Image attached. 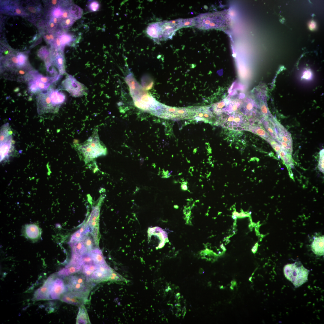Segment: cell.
<instances>
[{
    "label": "cell",
    "mask_w": 324,
    "mask_h": 324,
    "mask_svg": "<svg viewBox=\"0 0 324 324\" xmlns=\"http://www.w3.org/2000/svg\"><path fill=\"white\" fill-rule=\"evenodd\" d=\"M83 236L82 234L78 230L72 235L69 243H74L82 240Z\"/></svg>",
    "instance_id": "836d02e7"
},
{
    "label": "cell",
    "mask_w": 324,
    "mask_h": 324,
    "mask_svg": "<svg viewBox=\"0 0 324 324\" xmlns=\"http://www.w3.org/2000/svg\"><path fill=\"white\" fill-rule=\"evenodd\" d=\"M49 34L50 36V38H51L52 41H54L55 39V36H54V35L53 34Z\"/></svg>",
    "instance_id": "9f6ffc18"
},
{
    "label": "cell",
    "mask_w": 324,
    "mask_h": 324,
    "mask_svg": "<svg viewBox=\"0 0 324 324\" xmlns=\"http://www.w3.org/2000/svg\"><path fill=\"white\" fill-rule=\"evenodd\" d=\"M231 102L229 98H225L222 101L214 104L212 107L214 113L217 115L226 113Z\"/></svg>",
    "instance_id": "e0dca14e"
},
{
    "label": "cell",
    "mask_w": 324,
    "mask_h": 324,
    "mask_svg": "<svg viewBox=\"0 0 324 324\" xmlns=\"http://www.w3.org/2000/svg\"><path fill=\"white\" fill-rule=\"evenodd\" d=\"M254 105L251 100L245 101L241 107V111L245 115L251 116L254 112Z\"/></svg>",
    "instance_id": "484cf974"
},
{
    "label": "cell",
    "mask_w": 324,
    "mask_h": 324,
    "mask_svg": "<svg viewBox=\"0 0 324 324\" xmlns=\"http://www.w3.org/2000/svg\"><path fill=\"white\" fill-rule=\"evenodd\" d=\"M82 266L95 263L89 253L86 252L81 256Z\"/></svg>",
    "instance_id": "f546056e"
},
{
    "label": "cell",
    "mask_w": 324,
    "mask_h": 324,
    "mask_svg": "<svg viewBox=\"0 0 324 324\" xmlns=\"http://www.w3.org/2000/svg\"><path fill=\"white\" fill-rule=\"evenodd\" d=\"M194 26L200 29H225L231 24V19L228 11L223 10L213 13L201 14L194 17Z\"/></svg>",
    "instance_id": "6da1fadb"
},
{
    "label": "cell",
    "mask_w": 324,
    "mask_h": 324,
    "mask_svg": "<svg viewBox=\"0 0 324 324\" xmlns=\"http://www.w3.org/2000/svg\"><path fill=\"white\" fill-rule=\"evenodd\" d=\"M100 8V4L97 1H93L91 2L88 6L89 10L92 12L98 10Z\"/></svg>",
    "instance_id": "74e56055"
},
{
    "label": "cell",
    "mask_w": 324,
    "mask_h": 324,
    "mask_svg": "<svg viewBox=\"0 0 324 324\" xmlns=\"http://www.w3.org/2000/svg\"><path fill=\"white\" fill-rule=\"evenodd\" d=\"M84 277L81 275H72L68 277L67 279L66 286L71 291L81 293L84 295L88 292V288Z\"/></svg>",
    "instance_id": "30bf717a"
},
{
    "label": "cell",
    "mask_w": 324,
    "mask_h": 324,
    "mask_svg": "<svg viewBox=\"0 0 324 324\" xmlns=\"http://www.w3.org/2000/svg\"><path fill=\"white\" fill-rule=\"evenodd\" d=\"M99 214V208L98 205L93 206L88 221V225L93 230L96 224Z\"/></svg>",
    "instance_id": "44dd1931"
},
{
    "label": "cell",
    "mask_w": 324,
    "mask_h": 324,
    "mask_svg": "<svg viewBox=\"0 0 324 324\" xmlns=\"http://www.w3.org/2000/svg\"><path fill=\"white\" fill-rule=\"evenodd\" d=\"M264 126L272 138L276 141L277 140L276 134L275 127L273 121V119L268 120H263L262 122Z\"/></svg>",
    "instance_id": "cb8c5ba5"
},
{
    "label": "cell",
    "mask_w": 324,
    "mask_h": 324,
    "mask_svg": "<svg viewBox=\"0 0 324 324\" xmlns=\"http://www.w3.org/2000/svg\"><path fill=\"white\" fill-rule=\"evenodd\" d=\"M57 24L54 23L52 21L50 20L48 24V26L51 29H54L56 27Z\"/></svg>",
    "instance_id": "bcb514c9"
},
{
    "label": "cell",
    "mask_w": 324,
    "mask_h": 324,
    "mask_svg": "<svg viewBox=\"0 0 324 324\" xmlns=\"http://www.w3.org/2000/svg\"><path fill=\"white\" fill-rule=\"evenodd\" d=\"M49 53L47 49L45 47H41L38 52V56L43 60H46L49 58Z\"/></svg>",
    "instance_id": "e575fe53"
},
{
    "label": "cell",
    "mask_w": 324,
    "mask_h": 324,
    "mask_svg": "<svg viewBox=\"0 0 324 324\" xmlns=\"http://www.w3.org/2000/svg\"><path fill=\"white\" fill-rule=\"evenodd\" d=\"M23 233L28 238L33 241L36 240L40 236L41 231L36 224H30L26 225L23 229Z\"/></svg>",
    "instance_id": "2e32d148"
},
{
    "label": "cell",
    "mask_w": 324,
    "mask_h": 324,
    "mask_svg": "<svg viewBox=\"0 0 324 324\" xmlns=\"http://www.w3.org/2000/svg\"><path fill=\"white\" fill-rule=\"evenodd\" d=\"M180 19L152 23L147 27L146 32L154 42L171 39L176 31L181 28Z\"/></svg>",
    "instance_id": "3957f363"
},
{
    "label": "cell",
    "mask_w": 324,
    "mask_h": 324,
    "mask_svg": "<svg viewBox=\"0 0 324 324\" xmlns=\"http://www.w3.org/2000/svg\"><path fill=\"white\" fill-rule=\"evenodd\" d=\"M59 37L61 45L63 49L66 44L74 40L73 36L69 34L64 33L59 36Z\"/></svg>",
    "instance_id": "f1b7e54d"
},
{
    "label": "cell",
    "mask_w": 324,
    "mask_h": 324,
    "mask_svg": "<svg viewBox=\"0 0 324 324\" xmlns=\"http://www.w3.org/2000/svg\"><path fill=\"white\" fill-rule=\"evenodd\" d=\"M174 207L176 208H178V206L176 205H175L174 206Z\"/></svg>",
    "instance_id": "680465c9"
},
{
    "label": "cell",
    "mask_w": 324,
    "mask_h": 324,
    "mask_svg": "<svg viewBox=\"0 0 324 324\" xmlns=\"http://www.w3.org/2000/svg\"><path fill=\"white\" fill-rule=\"evenodd\" d=\"M64 94L57 89L50 88L37 97V111L39 114L57 112L65 101Z\"/></svg>",
    "instance_id": "7a4b0ae2"
},
{
    "label": "cell",
    "mask_w": 324,
    "mask_h": 324,
    "mask_svg": "<svg viewBox=\"0 0 324 324\" xmlns=\"http://www.w3.org/2000/svg\"><path fill=\"white\" fill-rule=\"evenodd\" d=\"M50 20L52 21L54 23L57 24L61 20V19L60 18L51 17Z\"/></svg>",
    "instance_id": "7dc6e473"
},
{
    "label": "cell",
    "mask_w": 324,
    "mask_h": 324,
    "mask_svg": "<svg viewBox=\"0 0 324 324\" xmlns=\"http://www.w3.org/2000/svg\"><path fill=\"white\" fill-rule=\"evenodd\" d=\"M98 132V129H95L90 137L77 146V149L86 163L107 153V149L100 141Z\"/></svg>",
    "instance_id": "277c9868"
},
{
    "label": "cell",
    "mask_w": 324,
    "mask_h": 324,
    "mask_svg": "<svg viewBox=\"0 0 324 324\" xmlns=\"http://www.w3.org/2000/svg\"><path fill=\"white\" fill-rule=\"evenodd\" d=\"M324 236L316 237L311 245V249L316 255L322 256L324 254Z\"/></svg>",
    "instance_id": "ac0fdd59"
},
{
    "label": "cell",
    "mask_w": 324,
    "mask_h": 324,
    "mask_svg": "<svg viewBox=\"0 0 324 324\" xmlns=\"http://www.w3.org/2000/svg\"><path fill=\"white\" fill-rule=\"evenodd\" d=\"M231 284H232V285L230 287V288L231 289H233L234 286H236V282L235 281L232 280L231 281Z\"/></svg>",
    "instance_id": "11a10c76"
},
{
    "label": "cell",
    "mask_w": 324,
    "mask_h": 324,
    "mask_svg": "<svg viewBox=\"0 0 324 324\" xmlns=\"http://www.w3.org/2000/svg\"><path fill=\"white\" fill-rule=\"evenodd\" d=\"M190 207H185L184 210V214L186 215V216H189L190 214Z\"/></svg>",
    "instance_id": "f6af8a7d"
},
{
    "label": "cell",
    "mask_w": 324,
    "mask_h": 324,
    "mask_svg": "<svg viewBox=\"0 0 324 324\" xmlns=\"http://www.w3.org/2000/svg\"><path fill=\"white\" fill-rule=\"evenodd\" d=\"M187 182L186 181H183L181 182V187L182 190L184 191L188 190V187L187 186Z\"/></svg>",
    "instance_id": "7bdbcfd3"
},
{
    "label": "cell",
    "mask_w": 324,
    "mask_h": 324,
    "mask_svg": "<svg viewBox=\"0 0 324 324\" xmlns=\"http://www.w3.org/2000/svg\"><path fill=\"white\" fill-rule=\"evenodd\" d=\"M63 51L58 50L56 49L51 54L50 58L51 63L56 66L61 74L65 73L64 65V59Z\"/></svg>",
    "instance_id": "5bb4252c"
},
{
    "label": "cell",
    "mask_w": 324,
    "mask_h": 324,
    "mask_svg": "<svg viewBox=\"0 0 324 324\" xmlns=\"http://www.w3.org/2000/svg\"><path fill=\"white\" fill-rule=\"evenodd\" d=\"M251 213V212H250L249 213V214H250Z\"/></svg>",
    "instance_id": "91938a15"
},
{
    "label": "cell",
    "mask_w": 324,
    "mask_h": 324,
    "mask_svg": "<svg viewBox=\"0 0 324 324\" xmlns=\"http://www.w3.org/2000/svg\"><path fill=\"white\" fill-rule=\"evenodd\" d=\"M194 17L185 19H181V28L194 26Z\"/></svg>",
    "instance_id": "d6a6232c"
},
{
    "label": "cell",
    "mask_w": 324,
    "mask_h": 324,
    "mask_svg": "<svg viewBox=\"0 0 324 324\" xmlns=\"http://www.w3.org/2000/svg\"><path fill=\"white\" fill-rule=\"evenodd\" d=\"M68 290L63 280L61 278H57L53 280L51 287L50 295L52 299H58L61 296Z\"/></svg>",
    "instance_id": "7c38bea8"
},
{
    "label": "cell",
    "mask_w": 324,
    "mask_h": 324,
    "mask_svg": "<svg viewBox=\"0 0 324 324\" xmlns=\"http://www.w3.org/2000/svg\"><path fill=\"white\" fill-rule=\"evenodd\" d=\"M107 280L113 281L122 280V277L117 273L112 271L110 275L108 277Z\"/></svg>",
    "instance_id": "f35d334b"
},
{
    "label": "cell",
    "mask_w": 324,
    "mask_h": 324,
    "mask_svg": "<svg viewBox=\"0 0 324 324\" xmlns=\"http://www.w3.org/2000/svg\"><path fill=\"white\" fill-rule=\"evenodd\" d=\"M240 214V215L239 218H244L249 216V214H245L243 212H242Z\"/></svg>",
    "instance_id": "816d5d0a"
},
{
    "label": "cell",
    "mask_w": 324,
    "mask_h": 324,
    "mask_svg": "<svg viewBox=\"0 0 324 324\" xmlns=\"http://www.w3.org/2000/svg\"><path fill=\"white\" fill-rule=\"evenodd\" d=\"M27 8L28 11L32 13L35 14L37 12L36 8L35 7L28 6L27 7Z\"/></svg>",
    "instance_id": "b9f144b4"
},
{
    "label": "cell",
    "mask_w": 324,
    "mask_h": 324,
    "mask_svg": "<svg viewBox=\"0 0 324 324\" xmlns=\"http://www.w3.org/2000/svg\"><path fill=\"white\" fill-rule=\"evenodd\" d=\"M232 218L234 219H235V220H236L237 218V217L235 215H232Z\"/></svg>",
    "instance_id": "6f0895ef"
},
{
    "label": "cell",
    "mask_w": 324,
    "mask_h": 324,
    "mask_svg": "<svg viewBox=\"0 0 324 324\" xmlns=\"http://www.w3.org/2000/svg\"><path fill=\"white\" fill-rule=\"evenodd\" d=\"M276 134V142L283 149L292 154V140L290 133L278 121L273 119Z\"/></svg>",
    "instance_id": "ba28073f"
},
{
    "label": "cell",
    "mask_w": 324,
    "mask_h": 324,
    "mask_svg": "<svg viewBox=\"0 0 324 324\" xmlns=\"http://www.w3.org/2000/svg\"><path fill=\"white\" fill-rule=\"evenodd\" d=\"M54 279V277L51 275L49 277L43 285L35 292L33 301L47 300L51 299L50 292L52 283Z\"/></svg>",
    "instance_id": "8fae6325"
},
{
    "label": "cell",
    "mask_w": 324,
    "mask_h": 324,
    "mask_svg": "<svg viewBox=\"0 0 324 324\" xmlns=\"http://www.w3.org/2000/svg\"><path fill=\"white\" fill-rule=\"evenodd\" d=\"M68 9L71 17L75 20L81 18L83 10L79 6L76 4H73Z\"/></svg>",
    "instance_id": "4316f807"
},
{
    "label": "cell",
    "mask_w": 324,
    "mask_h": 324,
    "mask_svg": "<svg viewBox=\"0 0 324 324\" xmlns=\"http://www.w3.org/2000/svg\"><path fill=\"white\" fill-rule=\"evenodd\" d=\"M257 247L258 243H257L252 248L251 250L252 251L254 254L256 252V251L257 249Z\"/></svg>",
    "instance_id": "f907efd6"
},
{
    "label": "cell",
    "mask_w": 324,
    "mask_h": 324,
    "mask_svg": "<svg viewBox=\"0 0 324 324\" xmlns=\"http://www.w3.org/2000/svg\"><path fill=\"white\" fill-rule=\"evenodd\" d=\"M320 158L318 167L321 172H324V149L320 152Z\"/></svg>",
    "instance_id": "8d00e7d4"
},
{
    "label": "cell",
    "mask_w": 324,
    "mask_h": 324,
    "mask_svg": "<svg viewBox=\"0 0 324 324\" xmlns=\"http://www.w3.org/2000/svg\"><path fill=\"white\" fill-rule=\"evenodd\" d=\"M214 124L235 130H247L250 124L247 118L238 112L222 114L215 122Z\"/></svg>",
    "instance_id": "5b68a950"
},
{
    "label": "cell",
    "mask_w": 324,
    "mask_h": 324,
    "mask_svg": "<svg viewBox=\"0 0 324 324\" xmlns=\"http://www.w3.org/2000/svg\"><path fill=\"white\" fill-rule=\"evenodd\" d=\"M82 241L87 250L90 251L92 250L93 246V239L91 237L89 236H83Z\"/></svg>",
    "instance_id": "1f68e13d"
},
{
    "label": "cell",
    "mask_w": 324,
    "mask_h": 324,
    "mask_svg": "<svg viewBox=\"0 0 324 324\" xmlns=\"http://www.w3.org/2000/svg\"><path fill=\"white\" fill-rule=\"evenodd\" d=\"M315 22H312L310 24L309 27L311 30H313L315 28Z\"/></svg>",
    "instance_id": "681fc988"
},
{
    "label": "cell",
    "mask_w": 324,
    "mask_h": 324,
    "mask_svg": "<svg viewBox=\"0 0 324 324\" xmlns=\"http://www.w3.org/2000/svg\"><path fill=\"white\" fill-rule=\"evenodd\" d=\"M64 10L59 6L54 7L51 12V17L60 18L62 15Z\"/></svg>",
    "instance_id": "4dcf8cb0"
},
{
    "label": "cell",
    "mask_w": 324,
    "mask_h": 324,
    "mask_svg": "<svg viewBox=\"0 0 324 324\" xmlns=\"http://www.w3.org/2000/svg\"><path fill=\"white\" fill-rule=\"evenodd\" d=\"M62 85L64 89L73 97H82L87 93L86 87L70 75H68L63 81Z\"/></svg>",
    "instance_id": "9c48e42d"
},
{
    "label": "cell",
    "mask_w": 324,
    "mask_h": 324,
    "mask_svg": "<svg viewBox=\"0 0 324 324\" xmlns=\"http://www.w3.org/2000/svg\"><path fill=\"white\" fill-rule=\"evenodd\" d=\"M194 118L196 120L202 121L207 122H211V120L214 117L208 107L194 108Z\"/></svg>",
    "instance_id": "4fadbf2b"
},
{
    "label": "cell",
    "mask_w": 324,
    "mask_h": 324,
    "mask_svg": "<svg viewBox=\"0 0 324 324\" xmlns=\"http://www.w3.org/2000/svg\"><path fill=\"white\" fill-rule=\"evenodd\" d=\"M82 269V266L80 265L72 266L60 270L58 273V274L61 276H67L78 272Z\"/></svg>",
    "instance_id": "603a6c76"
},
{
    "label": "cell",
    "mask_w": 324,
    "mask_h": 324,
    "mask_svg": "<svg viewBox=\"0 0 324 324\" xmlns=\"http://www.w3.org/2000/svg\"><path fill=\"white\" fill-rule=\"evenodd\" d=\"M85 295L72 291L64 294L62 298V300L67 303L78 305L82 303Z\"/></svg>",
    "instance_id": "9a60e30c"
},
{
    "label": "cell",
    "mask_w": 324,
    "mask_h": 324,
    "mask_svg": "<svg viewBox=\"0 0 324 324\" xmlns=\"http://www.w3.org/2000/svg\"><path fill=\"white\" fill-rule=\"evenodd\" d=\"M70 17L71 16L69 9L64 10L62 15L60 18L61 20H64Z\"/></svg>",
    "instance_id": "60d3db41"
},
{
    "label": "cell",
    "mask_w": 324,
    "mask_h": 324,
    "mask_svg": "<svg viewBox=\"0 0 324 324\" xmlns=\"http://www.w3.org/2000/svg\"><path fill=\"white\" fill-rule=\"evenodd\" d=\"M98 265L94 263L82 266V272L87 279L89 278L93 272L97 268Z\"/></svg>",
    "instance_id": "83f0119b"
},
{
    "label": "cell",
    "mask_w": 324,
    "mask_h": 324,
    "mask_svg": "<svg viewBox=\"0 0 324 324\" xmlns=\"http://www.w3.org/2000/svg\"><path fill=\"white\" fill-rule=\"evenodd\" d=\"M86 227V225H84L83 226H82L79 230L80 232L81 233H82V235H83V233L84 232V231H85Z\"/></svg>",
    "instance_id": "f5cc1de1"
},
{
    "label": "cell",
    "mask_w": 324,
    "mask_h": 324,
    "mask_svg": "<svg viewBox=\"0 0 324 324\" xmlns=\"http://www.w3.org/2000/svg\"><path fill=\"white\" fill-rule=\"evenodd\" d=\"M60 2L57 0H52L50 1L51 4L53 5H56L59 3Z\"/></svg>",
    "instance_id": "db71d44e"
},
{
    "label": "cell",
    "mask_w": 324,
    "mask_h": 324,
    "mask_svg": "<svg viewBox=\"0 0 324 324\" xmlns=\"http://www.w3.org/2000/svg\"><path fill=\"white\" fill-rule=\"evenodd\" d=\"M311 72L310 71L308 70L304 72L303 75V77L304 78L308 79L311 77Z\"/></svg>",
    "instance_id": "ee69618b"
},
{
    "label": "cell",
    "mask_w": 324,
    "mask_h": 324,
    "mask_svg": "<svg viewBox=\"0 0 324 324\" xmlns=\"http://www.w3.org/2000/svg\"><path fill=\"white\" fill-rule=\"evenodd\" d=\"M12 132L8 123L3 125L0 130V160L7 159L14 149Z\"/></svg>",
    "instance_id": "52a82bcc"
},
{
    "label": "cell",
    "mask_w": 324,
    "mask_h": 324,
    "mask_svg": "<svg viewBox=\"0 0 324 324\" xmlns=\"http://www.w3.org/2000/svg\"><path fill=\"white\" fill-rule=\"evenodd\" d=\"M44 38L45 40H46L47 42H49V43H50L51 42H52V40H51L49 34H47L45 35H44Z\"/></svg>",
    "instance_id": "c3c4849f"
},
{
    "label": "cell",
    "mask_w": 324,
    "mask_h": 324,
    "mask_svg": "<svg viewBox=\"0 0 324 324\" xmlns=\"http://www.w3.org/2000/svg\"><path fill=\"white\" fill-rule=\"evenodd\" d=\"M87 311L84 306L80 307L76 319V324L90 323Z\"/></svg>",
    "instance_id": "d4e9b609"
},
{
    "label": "cell",
    "mask_w": 324,
    "mask_h": 324,
    "mask_svg": "<svg viewBox=\"0 0 324 324\" xmlns=\"http://www.w3.org/2000/svg\"><path fill=\"white\" fill-rule=\"evenodd\" d=\"M247 130L258 135L266 140L270 137L265 129L259 124H250Z\"/></svg>",
    "instance_id": "d6986e66"
},
{
    "label": "cell",
    "mask_w": 324,
    "mask_h": 324,
    "mask_svg": "<svg viewBox=\"0 0 324 324\" xmlns=\"http://www.w3.org/2000/svg\"><path fill=\"white\" fill-rule=\"evenodd\" d=\"M69 244L72 248V253L81 255L87 251V249L82 240Z\"/></svg>",
    "instance_id": "7402d4cb"
},
{
    "label": "cell",
    "mask_w": 324,
    "mask_h": 324,
    "mask_svg": "<svg viewBox=\"0 0 324 324\" xmlns=\"http://www.w3.org/2000/svg\"><path fill=\"white\" fill-rule=\"evenodd\" d=\"M309 271L299 262L288 264L284 268L285 277L292 283L296 287H298L308 280Z\"/></svg>",
    "instance_id": "8992f818"
},
{
    "label": "cell",
    "mask_w": 324,
    "mask_h": 324,
    "mask_svg": "<svg viewBox=\"0 0 324 324\" xmlns=\"http://www.w3.org/2000/svg\"><path fill=\"white\" fill-rule=\"evenodd\" d=\"M76 20L71 17H70L63 20L61 25L63 28H68L71 26Z\"/></svg>",
    "instance_id": "d590c367"
},
{
    "label": "cell",
    "mask_w": 324,
    "mask_h": 324,
    "mask_svg": "<svg viewBox=\"0 0 324 324\" xmlns=\"http://www.w3.org/2000/svg\"><path fill=\"white\" fill-rule=\"evenodd\" d=\"M89 253L95 263L98 265L106 264L102 252L99 249H94L90 251Z\"/></svg>",
    "instance_id": "ffe728a7"
},
{
    "label": "cell",
    "mask_w": 324,
    "mask_h": 324,
    "mask_svg": "<svg viewBox=\"0 0 324 324\" xmlns=\"http://www.w3.org/2000/svg\"><path fill=\"white\" fill-rule=\"evenodd\" d=\"M54 41V47L59 50L63 51L64 49L61 45L59 36L56 38Z\"/></svg>",
    "instance_id": "ab89813d"
}]
</instances>
